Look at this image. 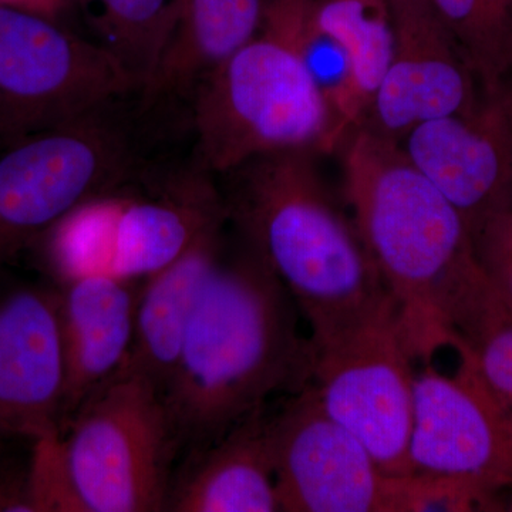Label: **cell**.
<instances>
[{
    "label": "cell",
    "instance_id": "obj_1",
    "mask_svg": "<svg viewBox=\"0 0 512 512\" xmlns=\"http://www.w3.org/2000/svg\"><path fill=\"white\" fill-rule=\"evenodd\" d=\"M336 153L357 231L396 305L404 345L429 365L505 311L466 221L392 138L359 126Z\"/></svg>",
    "mask_w": 512,
    "mask_h": 512
},
{
    "label": "cell",
    "instance_id": "obj_2",
    "mask_svg": "<svg viewBox=\"0 0 512 512\" xmlns=\"http://www.w3.org/2000/svg\"><path fill=\"white\" fill-rule=\"evenodd\" d=\"M301 322L281 279L237 237L202 289L161 393L180 456L222 439L276 394L312 382L318 353Z\"/></svg>",
    "mask_w": 512,
    "mask_h": 512
},
{
    "label": "cell",
    "instance_id": "obj_3",
    "mask_svg": "<svg viewBox=\"0 0 512 512\" xmlns=\"http://www.w3.org/2000/svg\"><path fill=\"white\" fill-rule=\"evenodd\" d=\"M319 157L302 148L275 151L215 177L229 227L291 293L316 352L397 313Z\"/></svg>",
    "mask_w": 512,
    "mask_h": 512
},
{
    "label": "cell",
    "instance_id": "obj_4",
    "mask_svg": "<svg viewBox=\"0 0 512 512\" xmlns=\"http://www.w3.org/2000/svg\"><path fill=\"white\" fill-rule=\"evenodd\" d=\"M194 160L218 177L275 151H338V124L298 56L258 35L195 89L190 101Z\"/></svg>",
    "mask_w": 512,
    "mask_h": 512
},
{
    "label": "cell",
    "instance_id": "obj_5",
    "mask_svg": "<svg viewBox=\"0 0 512 512\" xmlns=\"http://www.w3.org/2000/svg\"><path fill=\"white\" fill-rule=\"evenodd\" d=\"M133 188L86 202L40 238L56 284L87 274L146 281L228 227L217 178L194 158L158 168L146 181L147 197H134Z\"/></svg>",
    "mask_w": 512,
    "mask_h": 512
},
{
    "label": "cell",
    "instance_id": "obj_6",
    "mask_svg": "<svg viewBox=\"0 0 512 512\" xmlns=\"http://www.w3.org/2000/svg\"><path fill=\"white\" fill-rule=\"evenodd\" d=\"M123 101L3 147L0 268L76 208L143 183L156 168Z\"/></svg>",
    "mask_w": 512,
    "mask_h": 512
},
{
    "label": "cell",
    "instance_id": "obj_7",
    "mask_svg": "<svg viewBox=\"0 0 512 512\" xmlns=\"http://www.w3.org/2000/svg\"><path fill=\"white\" fill-rule=\"evenodd\" d=\"M67 473L83 512H163L180 444L160 390L116 372L62 433Z\"/></svg>",
    "mask_w": 512,
    "mask_h": 512
},
{
    "label": "cell",
    "instance_id": "obj_8",
    "mask_svg": "<svg viewBox=\"0 0 512 512\" xmlns=\"http://www.w3.org/2000/svg\"><path fill=\"white\" fill-rule=\"evenodd\" d=\"M124 64L33 10L0 5V147L138 94Z\"/></svg>",
    "mask_w": 512,
    "mask_h": 512
},
{
    "label": "cell",
    "instance_id": "obj_9",
    "mask_svg": "<svg viewBox=\"0 0 512 512\" xmlns=\"http://www.w3.org/2000/svg\"><path fill=\"white\" fill-rule=\"evenodd\" d=\"M269 440L284 512H419L423 474L394 477L323 409L312 382L269 414Z\"/></svg>",
    "mask_w": 512,
    "mask_h": 512
},
{
    "label": "cell",
    "instance_id": "obj_10",
    "mask_svg": "<svg viewBox=\"0 0 512 512\" xmlns=\"http://www.w3.org/2000/svg\"><path fill=\"white\" fill-rule=\"evenodd\" d=\"M312 384L323 409L375 458L384 473L412 476V356L397 313L318 350Z\"/></svg>",
    "mask_w": 512,
    "mask_h": 512
},
{
    "label": "cell",
    "instance_id": "obj_11",
    "mask_svg": "<svg viewBox=\"0 0 512 512\" xmlns=\"http://www.w3.org/2000/svg\"><path fill=\"white\" fill-rule=\"evenodd\" d=\"M454 350L460 356L456 375L429 363L414 376V471L470 478L510 495L512 404L487 382L466 345Z\"/></svg>",
    "mask_w": 512,
    "mask_h": 512
},
{
    "label": "cell",
    "instance_id": "obj_12",
    "mask_svg": "<svg viewBox=\"0 0 512 512\" xmlns=\"http://www.w3.org/2000/svg\"><path fill=\"white\" fill-rule=\"evenodd\" d=\"M413 164L460 212L471 237L512 210V93L505 83L466 114L413 128L400 141Z\"/></svg>",
    "mask_w": 512,
    "mask_h": 512
},
{
    "label": "cell",
    "instance_id": "obj_13",
    "mask_svg": "<svg viewBox=\"0 0 512 512\" xmlns=\"http://www.w3.org/2000/svg\"><path fill=\"white\" fill-rule=\"evenodd\" d=\"M64 352L56 286L0 298V434L35 441L62 434Z\"/></svg>",
    "mask_w": 512,
    "mask_h": 512
},
{
    "label": "cell",
    "instance_id": "obj_14",
    "mask_svg": "<svg viewBox=\"0 0 512 512\" xmlns=\"http://www.w3.org/2000/svg\"><path fill=\"white\" fill-rule=\"evenodd\" d=\"M143 282L87 274L56 285L66 372L62 433L84 400L126 360Z\"/></svg>",
    "mask_w": 512,
    "mask_h": 512
},
{
    "label": "cell",
    "instance_id": "obj_15",
    "mask_svg": "<svg viewBox=\"0 0 512 512\" xmlns=\"http://www.w3.org/2000/svg\"><path fill=\"white\" fill-rule=\"evenodd\" d=\"M264 9L265 0H177L140 109L190 104L202 80L258 35Z\"/></svg>",
    "mask_w": 512,
    "mask_h": 512
},
{
    "label": "cell",
    "instance_id": "obj_16",
    "mask_svg": "<svg viewBox=\"0 0 512 512\" xmlns=\"http://www.w3.org/2000/svg\"><path fill=\"white\" fill-rule=\"evenodd\" d=\"M167 511H281L266 407L210 446L185 454L171 480Z\"/></svg>",
    "mask_w": 512,
    "mask_h": 512
},
{
    "label": "cell",
    "instance_id": "obj_17",
    "mask_svg": "<svg viewBox=\"0 0 512 512\" xmlns=\"http://www.w3.org/2000/svg\"><path fill=\"white\" fill-rule=\"evenodd\" d=\"M483 96L450 37L396 45L360 126L400 143L420 124L470 113Z\"/></svg>",
    "mask_w": 512,
    "mask_h": 512
},
{
    "label": "cell",
    "instance_id": "obj_18",
    "mask_svg": "<svg viewBox=\"0 0 512 512\" xmlns=\"http://www.w3.org/2000/svg\"><path fill=\"white\" fill-rule=\"evenodd\" d=\"M225 229L201 238L173 264L143 282L133 342L117 372L146 377L163 393L183 348L198 298L227 248Z\"/></svg>",
    "mask_w": 512,
    "mask_h": 512
},
{
    "label": "cell",
    "instance_id": "obj_19",
    "mask_svg": "<svg viewBox=\"0 0 512 512\" xmlns=\"http://www.w3.org/2000/svg\"><path fill=\"white\" fill-rule=\"evenodd\" d=\"M312 9L313 0H265L259 30L278 37L298 56L345 138L363 123L366 103L349 53L316 25Z\"/></svg>",
    "mask_w": 512,
    "mask_h": 512
},
{
    "label": "cell",
    "instance_id": "obj_20",
    "mask_svg": "<svg viewBox=\"0 0 512 512\" xmlns=\"http://www.w3.org/2000/svg\"><path fill=\"white\" fill-rule=\"evenodd\" d=\"M454 47L485 96L512 76V0H436Z\"/></svg>",
    "mask_w": 512,
    "mask_h": 512
},
{
    "label": "cell",
    "instance_id": "obj_21",
    "mask_svg": "<svg viewBox=\"0 0 512 512\" xmlns=\"http://www.w3.org/2000/svg\"><path fill=\"white\" fill-rule=\"evenodd\" d=\"M77 2L99 36L96 42L116 56L143 89L173 22L177 0Z\"/></svg>",
    "mask_w": 512,
    "mask_h": 512
},
{
    "label": "cell",
    "instance_id": "obj_22",
    "mask_svg": "<svg viewBox=\"0 0 512 512\" xmlns=\"http://www.w3.org/2000/svg\"><path fill=\"white\" fill-rule=\"evenodd\" d=\"M312 12L316 25L336 37L349 53L369 109L396 50L386 0H313Z\"/></svg>",
    "mask_w": 512,
    "mask_h": 512
},
{
    "label": "cell",
    "instance_id": "obj_23",
    "mask_svg": "<svg viewBox=\"0 0 512 512\" xmlns=\"http://www.w3.org/2000/svg\"><path fill=\"white\" fill-rule=\"evenodd\" d=\"M473 244L478 264L512 318V210L478 228Z\"/></svg>",
    "mask_w": 512,
    "mask_h": 512
},
{
    "label": "cell",
    "instance_id": "obj_24",
    "mask_svg": "<svg viewBox=\"0 0 512 512\" xmlns=\"http://www.w3.org/2000/svg\"><path fill=\"white\" fill-rule=\"evenodd\" d=\"M466 346L487 382L512 404V318L491 326Z\"/></svg>",
    "mask_w": 512,
    "mask_h": 512
},
{
    "label": "cell",
    "instance_id": "obj_25",
    "mask_svg": "<svg viewBox=\"0 0 512 512\" xmlns=\"http://www.w3.org/2000/svg\"><path fill=\"white\" fill-rule=\"evenodd\" d=\"M396 45L450 37L437 12L436 0H386Z\"/></svg>",
    "mask_w": 512,
    "mask_h": 512
},
{
    "label": "cell",
    "instance_id": "obj_26",
    "mask_svg": "<svg viewBox=\"0 0 512 512\" xmlns=\"http://www.w3.org/2000/svg\"><path fill=\"white\" fill-rule=\"evenodd\" d=\"M0 512H37L29 461L26 464L2 463L0 457Z\"/></svg>",
    "mask_w": 512,
    "mask_h": 512
},
{
    "label": "cell",
    "instance_id": "obj_27",
    "mask_svg": "<svg viewBox=\"0 0 512 512\" xmlns=\"http://www.w3.org/2000/svg\"><path fill=\"white\" fill-rule=\"evenodd\" d=\"M63 3L64 0H0V5L33 10V12L42 13L46 16H50L49 13L59 8Z\"/></svg>",
    "mask_w": 512,
    "mask_h": 512
},
{
    "label": "cell",
    "instance_id": "obj_28",
    "mask_svg": "<svg viewBox=\"0 0 512 512\" xmlns=\"http://www.w3.org/2000/svg\"><path fill=\"white\" fill-rule=\"evenodd\" d=\"M6 437L5 436H2V434H0V457H2V453H3V441H5Z\"/></svg>",
    "mask_w": 512,
    "mask_h": 512
},
{
    "label": "cell",
    "instance_id": "obj_29",
    "mask_svg": "<svg viewBox=\"0 0 512 512\" xmlns=\"http://www.w3.org/2000/svg\"><path fill=\"white\" fill-rule=\"evenodd\" d=\"M508 86H510V90H511V93H512V76H511V79L508 80Z\"/></svg>",
    "mask_w": 512,
    "mask_h": 512
},
{
    "label": "cell",
    "instance_id": "obj_30",
    "mask_svg": "<svg viewBox=\"0 0 512 512\" xmlns=\"http://www.w3.org/2000/svg\"><path fill=\"white\" fill-rule=\"evenodd\" d=\"M64 3H67V0H64Z\"/></svg>",
    "mask_w": 512,
    "mask_h": 512
}]
</instances>
